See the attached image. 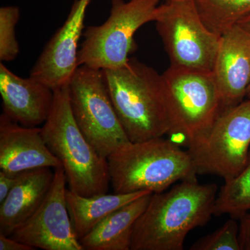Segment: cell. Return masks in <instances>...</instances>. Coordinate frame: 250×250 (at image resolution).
<instances>
[{
    "instance_id": "1",
    "label": "cell",
    "mask_w": 250,
    "mask_h": 250,
    "mask_svg": "<svg viewBox=\"0 0 250 250\" xmlns=\"http://www.w3.org/2000/svg\"><path fill=\"white\" fill-rule=\"evenodd\" d=\"M218 186L184 179L168 191L152 193L135 224L130 250H182L188 233L213 215Z\"/></svg>"
},
{
    "instance_id": "2",
    "label": "cell",
    "mask_w": 250,
    "mask_h": 250,
    "mask_svg": "<svg viewBox=\"0 0 250 250\" xmlns=\"http://www.w3.org/2000/svg\"><path fill=\"white\" fill-rule=\"evenodd\" d=\"M103 70L112 103L130 142L163 137L171 124L163 90L162 77L136 59Z\"/></svg>"
},
{
    "instance_id": "3",
    "label": "cell",
    "mask_w": 250,
    "mask_h": 250,
    "mask_svg": "<svg viewBox=\"0 0 250 250\" xmlns=\"http://www.w3.org/2000/svg\"><path fill=\"white\" fill-rule=\"evenodd\" d=\"M106 159L115 193H157L197 175L188 151L163 137L129 142Z\"/></svg>"
},
{
    "instance_id": "4",
    "label": "cell",
    "mask_w": 250,
    "mask_h": 250,
    "mask_svg": "<svg viewBox=\"0 0 250 250\" xmlns=\"http://www.w3.org/2000/svg\"><path fill=\"white\" fill-rule=\"evenodd\" d=\"M41 133L47 147L62 164L70 190L85 197L107 192V159L99 154L77 126L67 85L54 90L53 106Z\"/></svg>"
},
{
    "instance_id": "5",
    "label": "cell",
    "mask_w": 250,
    "mask_h": 250,
    "mask_svg": "<svg viewBox=\"0 0 250 250\" xmlns=\"http://www.w3.org/2000/svg\"><path fill=\"white\" fill-rule=\"evenodd\" d=\"M171 127L188 147L207 134L225 109L213 72L170 66L161 75Z\"/></svg>"
},
{
    "instance_id": "6",
    "label": "cell",
    "mask_w": 250,
    "mask_h": 250,
    "mask_svg": "<svg viewBox=\"0 0 250 250\" xmlns=\"http://www.w3.org/2000/svg\"><path fill=\"white\" fill-rule=\"evenodd\" d=\"M161 0H111V9L103 24L89 26L83 33L78 64L98 70L125 65L136 46L134 36L146 23L154 21Z\"/></svg>"
},
{
    "instance_id": "7",
    "label": "cell",
    "mask_w": 250,
    "mask_h": 250,
    "mask_svg": "<svg viewBox=\"0 0 250 250\" xmlns=\"http://www.w3.org/2000/svg\"><path fill=\"white\" fill-rule=\"evenodd\" d=\"M67 90L77 126L100 155L107 159L130 142L112 103L103 70L80 65Z\"/></svg>"
},
{
    "instance_id": "8",
    "label": "cell",
    "mask_w": 250,
    "mask_h": 250,
    "mask_svg": "<svg viewBox=\"0 0 250 250\" xmlns=\"http://www.w3.org/2000/svg\"><path fill=\"white\" fill-rule=\"evenodd\" d=\"M154 22L171 66L213 72L220 36L202 21L195 0H167Z\"/></svg>"
},
{
    "instance_id": "9",
    "label": "cell",
    "mask_w": 250,
    "mask_h": 250,
    "mask_svg": "<svg viewBox=\"0 0 250 250\" xmlns=\"http://www.w3.org/2000/svg\"><path fill=\"white\" fill-rule=\"evenodd\" d=\"M250 99L225 108L204 137L189 146L198 174H213L225 180L246 166L250 151Z\"/></svg>"
},
{
    "instance_id": "10",
    "label": "cell",
    "mask_w": 250,
    "mask_h": 250,
    "mask_svg": "<svg viewBox=\"0 0 250 250\" xmlns=\"http://www.w3.org/2000/svg\"><path fill=\"white\" fill-rule=\"evenodd\" d=\"M54 170L53 181L45 200L10 236L35 249L83 250L67 209L65 172L62 167Z\"/></svg>"
},
{
    "instance_id": "11",
    "label": "cell",
    "mask_w": 250,
    "mask_h": 250,
    "mask_svg": "<svg viewBox=\"0 0 250 250\" xmlns=\"http://www.w3.org/2000/svg\"><path fill=\"white\" fill-rule=\"evenodd\" d=\"M90 1H74L66 21L47 42L31 69L30 77L53 90L68 85L79 67V42Z\"/></svg>"
},
{
    "instance_id": "12",
    "label": "cell",
    "mask_w": 250,
    "mask_h": 250,
    "mask_svg": "<svg viewBox=\"0 0 250 250\" xmlns=\"http://www.w3.org/2000/svg\"><path fill=\"white\" fill-rule=\"evenodd\" d=\"M213 74L224 108L244 101L250 84V32L239 24L220 36Z\"/></svg>"
},
{
    "instance_id": "13",
    "label": "cell",
    "mask_w": 250,
    "mask_h": 250,
    "mask_svg": "<svg viewBox=\"0 0 250 250\" xmlns=\"http://www.w3.org/2000/svg\"><path fill=\"white\" fill-rule=\"evenodd\" d=\"M62 167L47 147L41 128L27 127L0 116V170L17 175L24 171Z\"/></svg>"
},
{
    "instance_id": "14",
    "label": "cell",
    "mask_w": 250,
    "mask_h": 250,
    "mask_svg": "<svg viewBox=\"0 0 250 250\" xmlns=\"http://www.w3.org/2000/svg\"><path fill=\"white\" fill-rule=\"evenodd\" d=\"M0 94L3 113L27 127L43 125L54 100V90L29 76H18L0 63Z\"/></svg>"
},
{
    "instance_id": "15",
    "label": "cell",
    "mask_w": 250,
    "mask_h": 250,
    "mask_svg": "<svg viewBox=\"0 0 250 250\" xmlns=\"http://www.w3.org/2000/svg\"><path fill=\"white\" fill-rule=\"evenodd\" d=\"M50 167L24 171L0 204V233L10 236L14 230L35 213L45 200L54 176Z\"/></svg>"
},
{
    "instance_id": "16",
    "label": "cell",
    "mask_w": 250,
    "mask_h": 250,
    "mask_svg": "<svg viewBox=\"0 0 250 250\" xmlns=\"http://www.w3.org/2000/svg\"><path fill=\"white\" fill-rule=\"evenodd\" d=\"M152 192L123 206L80 240L83 250H130L134 225L147 208Z\"/></svg>"
},
{
    "instance_id": "17",
    "label": "cell",
    "mask_w": 250,
    "mask_h": 250,
    "mask_svg": "<svg viewBox=\"0 0 250 250\" xmlns=\"http://www.w3.org/2000/svg\"><path fill=\"white\" fill-rule=\"evenodd\" d=\"M149 191L131 193L100 194L82 196L70 189L66 190L67 209L74 231L78 239H82L102 220Z\"/></svg>"
},
{
    "instance_id": "18",
    "label": "cell",
    "mask_w": 250,
    "mask_h": 250,
    "mask_svg": "<svg viewBox=\"0 0 250 250\" xmlns=\"http://www.w3.org/2000/svg\"><path fill=\"white\" fill-rule=\"evenodd\" d=\"M250 210V152L241 172L225 181L215 199L213 215L228 214L238 219Z\"/></svg>"
},
{
    "instance_id": "19",
    "label": "cell",
    "mask_w": 250,
    "mask_h": 250,
    "mask_svg": "<svg viewBox=\"0 0 250 250\" xmlns=\"http://www.w3.org/2000/svg\"><path fill=\"white\" fill-rule=\"evenodd\" d=\"M207 27L221 36L250 13V0H195Z\"/></svg>"
},
{
    "instance_id": "20",
    "label": "cell",
    "mask_w": 250,
    "mask_h": 250,
    "mask_svg": "<svg viewBox=\"0 0 250 250\" xmlns=\"http://www.w3.org/2000/svg\"><path fill=\"white\" fill-rule=\"evenodd\" d=\"M21 16L18 6H2L0 9V60L11 62L20 52L16 27Z\"/></svg>"
},
{
    "instance_id": "21",
    "label": "cell",
    "mask_w": 250,
    "mask_h": 250,
    "mask_svg": "<svg viewBox=\"0 0 250 250\" xmlns=\"http://www.w3.org/2000/svg\"><path fill=\"white\" fill-rule=\"evenodd\" d=\"M239 225L236 219L231 218L213 233L202 237L195 242L191 250H241Z\"/></svg>"
},
{
    "instance_id": "22",
    "label": "cell",
    "mask_w": 250,
    "mask_h": 250,
    "mask_svg": "<svg viewBox=\"0 0 250 250\" xmlns=\"http://www.w3.org/2000/svg\"><path fill=\"white\" fill-rule=\"evenodd\" d=\"M239 220L238 238L241 250H250V213L243 215Z\"/></svg>"
},
{
    "instance_id": "23",
    "label": "cell",
    "mask_w": 250,
    "mask_h": 250,
    "mask_svg": "<svg viewBox=\"0 0 250 250\" xmlns=\"http://www.w3.org/2000/svg\"><path fill=\"white\" fill-rule=\"evenodd\" d=\"M17 175H11L0 170V204L2 203L17 182Z\"/></svg>"
},
{
    "instance_id": "24",
    "label": "cell",
    "mask_w": 250,
    "mask_h": 250,
    "mask_svg": "<svg viewBox=\"0 0 250 250\" xmlns=\"http://www.w3.org/2000/svg\"><path fill=\"white\" fill-rule=\"evenodd\" d=\"M35 248L0 233V250H34Z\"/></svg>"
},
{
    "instance_id": "25",
    "label": "cell",
    "mask_w": 250,
    "mask_h": 250,
    "mask_svg": "<svg viewBox=\"0 0 250 250\" xmlns=\"http://www.w3.org/2000/svg\"><path fill=\"white\" fill-rule=\"evenodd\" d=\"M236 24H239L242 27L250 32V13L246 15L245 17L241 18Z\"/></svg>"
},
{
    "instance_id": "26",
    "label": "cell",
    "mask_w": 250,
    "mask_h": 250,
    "mask_svg": "<svg viewBox=\"0 0 250 250\" xmlns=\"http://www.w3.org/2000/svg\"><path fill=\"white\" fill-rule=\"evenodd\" d=\"M246 97L248 99H250V84L248 87V90H247Z\"/></svg>"
}]
</instances>
